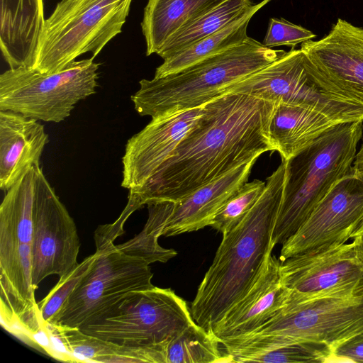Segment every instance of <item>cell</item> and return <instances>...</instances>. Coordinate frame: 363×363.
I'll list each match as a JSON object with an SVG mask.
<instances>
[{"mask_svg":"<svg viewBox=\"0 0 363 363\" xmlns=\"http://www.w3.org/2000/svg\"><path fill=\"white\" fill-rule=\"evenodd\" d=\"M275 103L229 93L203 106L194 127L136 193L144 205L177 201L234 168L274 151L269 126Z\"/></svg>","mask_w":363,"mask_h":363,"instance_id":"cell-1","label":"cell"},{"mask_svg":"<svg viewBox=\"0 0 363 363\" xmlns=\"http://www.w3.org/2000/svg\"><path fill=\"white\" fill-rule=\"evenodd\" d=\"M281 160L267 178L255 205L237 225L223 234L212 264L198 287L190 312L194 322L208 331L211 332L247 291L267 253L274 247L272 234L286 176V160Z\"/></svg>","mask_w":363,"mask_h":363,"instance_id":"cell-2","label":"cell"},{"mask_svg":"<svg viewBox=\"0 0 363 363\" xmlns=\"http://www.w3.org/2000/svg\"><path fill=\"white\" fill-rule=\"evenodd\" d=\"M286 51L265 47L248 38L244 43L206 58L178 73L142 79L131 96L142 116L160 118L203 106L230 85L265 67Z\"/></svg>","mask_w":363,"mask_h":363,"instance_id":"cell-3","label":"cell"},{"mask_svg":"<svg viewBox=\"0 0 363 363\" xmlns=\"http://www.w3.org/2000/svg\"><path fill=\"white\" fill-rule=\"evenodd\" d=\"M362 122L337 124L286 160L283 195L272 234L274 246L291 237L333 185L352 171Z\"/></svg>","mask_w":363,"mask_h":363,"instance_id":"cell-4","label":"cell"},{"mask_svg":"<svg viewBox=\"0 0 363 363\" xmlns=\"http://www.w3.org/2000/svg\"><path fill=\"white\" fill-rule=\"evenodd\" d=\"M363 333V280L333 291L303 296L290 289L283 307L255 330L220 340L224 345L316 342L330 350Z\"/></svg>","mask_w":363,"mask_h":363,"instance_id":"cell-5","label":"cell"},{"mask_svg":"<svg viewBox=\"0 0 363 363\" xmlns=\"http://www.w3.org/2000/svg\"><path fill=\"white\" fill-rule=\"evenodd\" d=\"M133 0H62L45 19L33 68L43 73L63 69L91 52L94 58L121 33Z\"/></svg>","mask_w":363,"mask_h":363,"instance_id":"cell-6","label":"cell"},{"mask_svg":"<svg viewBox=\"0 0 363 363\" xmlns=\"http://www.w3.org/2000/svg\"><path fill=\"white\" fill-rule=\"evenodd\" d=\"M229 93L306 107L340 123L363 121V103L330 82L301 49L286 52L272 63L229 86L223 94Z\"/></svg>","mask_w":363,"mask_h":363,"instance_id":"cell-7","label":"cell"},{"mask_svg":"<svg viewBox=\"0 0 363 363\" xmlns=\"http://www.w3.org/2000/svg\"><path fill=\"white\" fill-rule=\"evenodd\" d=\"M194 323L190 308L171 289L132 291L101 318L79 330L117 345L167 354L175 337Z\"/></svg>","mask_w":363,"mask_h":363,"instance_id":"cell-8","label":"cell"},{"mask_svg":"<svg viewBox=\"0 0 363 363\" xmlns=\"http://www.w3.org/2000/svg\"><path fill=\"white\" fill-rule=\"evenodd\" d=\"M93 60H75L50 74L33 67L10 68L0 76V111L37 121H62L77 102L96 92L100 64Z\"/></svg>","mask_w":363,"mask_h":363,"instance_id":"cell-9","label":"cell"},{"mask_svg":"<svg viewBox=\"0 0 363 363\" xmlns=\"http://www.w3.org/2000/svg\"><path fill=\"white\" fill-rule=\"evenodd\" d=\"M152 277L147 262L114 244L96 250L90 267L50 323L79 329L92 324L126 294L154 286Z\"/></svg>","mask_w":363,"mask_h":363,"instance_id":"cell-10","label":"cell"},{"mask_svg":"<svg viewBox=\"0 0 363 363\" xmlns=\"http://www.w3.org/2000/svg\"><path fill=\"white\" fill-rule=\"evenodd\" d=\"M33 283L61 278L78 265L80 243L73 218L40 166L35 167L33 200Z\"/></svg>","mask_w":363,"mask_h":363,"instance_id":"cell-11","label":"cell"},{"mask_svg":"<svg viewBox=\"0 0 363 363\" xmlns=\"http://www.w3.org/2000/svg\"><path fill=\"white\" fill-rule=\"evenodd\" d=\"M363 223V174L339 179L300 228L282 244L279 260L345 243Z\"/></svg>","mask_w":363,"mask_h":363,"instance_id":"cell-12","label":"cell"},{"mask_svg":"<svg viewBox=\"0 0 363 363\" xmlns=\"http://www.w3.org/2000/svg\"><path fill=\"white\" fill-rule=\"evenodd\" d=\"M284 286L314 296L363 280V247L356 240L325 250L305 252L280 263Z\"/></svg>","mask_w":363,"mask_h":363,"instance_id":"cell-13","label":"cell"},{"mask_svg":"<svg viewBox=\"0 0 363 363\" xmlns=\"http://www.w3.org/2000/svg\"><path fill=\"white\" fill-rule=\"evenodd\" d=\"M203 106L152 118L127 142L121 186L135 190L156 172L197 122Z\"/></svg>","mask_w":363,"mask_h":363,"instance_id":"cell-14","label":"cell"},{"mask_svg":"<svg viewBox=\"0 0 363 363\" xmlns=\"http://www.w3.org/2000/svg\"><path fill=\"white\" fill-rule=\"evenodd\" d=\"M301 49L330 82L363 103V28L339 18L323 38Z\"/></svg>","mask_w":363,"mask_h":363,"instance_id":"cell-15","label":"cell"},{"mask_svg":"<svg viewBox=\"0 0 363 363\" xmlns=\"http://www.w3.org/2000/svg\"><path fill=\"white\" fill-rule=\"evenodd\" d=\"M280 263L272 251L267 253L250 288L212 328L219 340L255 330L283 307L290 289L281 282Z\"/></svg>","mask_w":363,"mask_h":363,"instance_id":"cell-16","label":"cell"},{"mask_svg":"<svg viewBox=\"0 0 363 363\" xmlns=\"http://www.w3.org/2000/svg\"><path fill=\"white\" fill-rule=\"evenodd\" d=\"M256 160L234 168L175 201L162 235L174 236L210 226L226 201L247 182Z\"/></svg>","mask_w":363,"mask_h":363,"instance_id":"cell-17","label":"cell"},{"mask_svg":"<svg viewBox=\"0 0 363 363\" xmlns=\"http://www.w3.org/2000/svg\"><path fill=\"white\" fill-rule=\"evenodd\" d=\"M49 142L37 120L10 111H0V188L7 191L40 160Z\"/></svg>","mask_w":363,"mask_h":363,"instance_id":"cell-18","label":"cell"},{"mask_svg":"<svg viewBox=\"0 0 363 363\" xmlns=\"http://www.w3.org/2000/svg\"><path fill=\"white\" fill-rule=\"evenodd\" d=\"M0 45L10 68L33 67L45 22L43 0H0Z\"/></svg>","mask_w":363,"mask_h":363,"instance_id":"cell-19","label":"cell"},{"mask_svg":"<svg viewBox=\"0 0 363 363\" xmlns=\"http://www.w3.org/2000/svg\"><path fill=\"white\" fill-rule=\"evenodd\" d=\"M340 123H342L311 108L275 103L269 137L274 151L287 160Z\"/></svg>","mask_w":363,"mask_h":363,"instance_id":"cell-20","label":"cell"},{"mask_svg":"<svg viewBox=\"0 0 363 363\" xmlns=\"http://www.w3.org/2000/svg\"><path fill=\"white\" fill-rule=\"evenodd\" d=\"M225 0H148L141 23L146 55L158 54L182 26Z\"/></svg>","mask_w":363,"mask_h":363,"instance_id":"cell-21","label":"cell"},{"mask_svg":"<svg viewBox=\"0 0 363 363\" xmlns=\"http://www.w3.org/2000/svg\"><path fill=\"white\" fill-rule=\"evenodd\" d=\"M271 0L254 4L244 13L220 30L190 47L164 60L155 70L154 78L178 73L206 58L244 43L249 37L247 29L252 16Z\"/></svg>","mask_w":363,"mask_h":363,"instance_id":"cell-22","label":"cell"},{"mask_svg":"<svg viewBox=\"0 0 363 363\" xmlns=\"http://www.w3.org/2000/svg\"><path fill=\"white\" fill-rule=\"evenodd\" d=\"M253 4L251 0H225L182 26L168 38L157 55L163 60L173 56L220 30Z\"/></svg>","mask_w":363,"mask_h":363,"instance_id":"cell-23","label":"cell"},{"mask_svg":"<svg viewBox=\"0 0 363 363\" xmlns=\"http://www.w3.org/2000/svg\"><path fill=\"white\" fill-rule=\"evenodd\" d=\"M223 346L233 362L323 363L330 362V349L320 343L245 344Z\"/></svg>","mask_w":363,"mask_h":363,"instance_id":"cell-24","label":"cell"},{"mask_svg":"<svg viewBox=\"0 0 363 363\" xmlns=\"http://www.w3.org/2000/svg\"><path fill=\"white\" fill-rule=\"evenodd\" d=\"M57 327L74 362L149 363L151 361L150 352L145 349L117 345L86 334L76 328Z\"/></svg>","mask_w":363,"mask_h":363,"instance_id":"cell-25","label":"cell"},{"mask_svg":"<svg viewBox=\"0 0 363 363\" xmlns=\"http://www.w3.org/2000/svg\"><path fill=\"white\" fill-rule=\"evenodd\" d=\"M148 218L142 230L132 239L116 245L123 253L142 259L149 264L165 263L174 257L177 252L173 249L164 248L158 242L170 217L174 202L160 201L148 203Z\"/></svg>","mask_w":363,"mask_h":363,"instance_id":"cell-26","label":"cell"},{"mask_svg":"<svg viewBox=\"0 0 363 363\" xmlns=\"http://www.w3.org/2000/svg\"><path fill=\"white\" fill-rule=\"evenodd\" d=\"M230 362L219 339L195 322L169 342L167 363Z\"/></svg>","mask_w":363,"mask_h":363,"instance_id":"cell-27","label":"cell"},{"mask_svg":"<svg viewBox=\"0 0 363 363\" xmlns=\"http://www.w3.org/2000/svg\"><path fill=\"white\" fill-rule=\"evenodd\" d=\"M266 182L255 179L245 183L219 210L210 226L223 234L237 225L257 202Z\"/></svg>","mask_w":363,"mask_h":363,"instance_id":"cell-28","label":"cell"},{"mask_svg":"<svg viewBox=\"0 0 363 363\" xmlns=\"http://www.w3.org/2000/svg\"><path fill=\"white\" fill-rule=\"evenodd\" d=\"M95 258V253L86 257L82 262L65 276L59 279L57 284L48 294L38 302L43 319L50 323L62 305L72 294Z\"/></svg>","mask_w":363,"mask_h":363,"instance_id":"cell-29","label":"cell"},{"mask_svg":"<svg viewBox=\"0 0 363 363\" xmlns=\"http://www.w3.org/2000/svg\"><path fill=\"white\" fill-rule=\"evenodd\" d=\"M315 37L313 32L300 26L283 18H272L262 44L269 48L282 45L294 48Z\"/></svg>","mask_w":363,"mask_h":363,"instance_id":"cell-30","label":"cell"},{"mask_svg":"<svg viewBox=\"0 0 363 363\" xmlns=\"http://www.w3.org/2000/svg\"><path fill=\"white\" fill-rule=\"evenodd\" d=\"M143 206L140 196L136 193L129 191L128 203L119 218L114 223L100 225L96 230V250L113 245L116 239L125 233L123 225L126 220L134 211Z\"/></svg>","mask_w":363,"mask_h":363,"instance_id":"cell-31","label":"cell"},{"mask_svg":"<svg viewBox=\"0 0 363 363\" xmlns=\"http://www.w3.org/2000/svg\"><path fill=\"white\" fill-rule=\"evenodd\" d=\"M330 362H363V333L331 349Z\"/></svg>","mask_w":363,"mask_h":363,"instance_id":"cell-32","label":"cell"},{"mask_svg":"<svg viewBox=\"0 0 363 363\" xmlns=\"http://www.w3.org/2000/svg\"><path fill=\"white\" fill-rule=\"evenodd\" d=\"M352 172L359 174H363V143L357 153H356Z\"/></svg>","mask_w":363,"mask_h":363,"instance_id":"cell-33","label":"cell"},{"mask_svg":"<svg viewBox=\"0 0 363 363\" xmlns=\"http://www.w3.org/2000/svg\"><path fill=\"white\" fill-rule=\"evenodd\" d=\"M353 240H356L359 244H360L363 247V223L356 232V233L353 236Z\"/></svg>","mask_w":363,"mask_h":363,"instance_id":"cell-34","label":"cell"}]
</instances>
